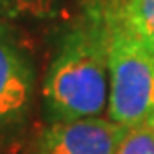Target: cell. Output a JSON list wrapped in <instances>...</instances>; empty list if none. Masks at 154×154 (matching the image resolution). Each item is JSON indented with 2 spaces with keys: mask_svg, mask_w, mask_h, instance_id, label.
<instances>
[{
  "mask_svg": "<svg viewBox=\"0 0 154 154\" xmlns=\"http://www.w3.org/2000/svg\"><path fill=\"white\" fill-rule=\"evenodd\" d=\"M128 132L109 117L56 121L39 134L34 154H117Z\"/></svg>",
  "mask_w": 154,
  "mask_h": 154,
  "instance_id": "4",
  "label": "cell"
},
{
  "mask_svg": "<svg viewBox=\"0 0 154 154\" xmlns=\"http://www.w3.org/2000/svg\"><path fill=\"white\" fill-rule=\"evenodd\" d=\"M117 154H154V132L150 126L130 128Z\"/></svg>",
  "mask_w": 154,
  "mask_h": 154,
  "instance_id": "7",
  "label": "cell"
},
{
  "mask_svg": "<svg viewBox=\"0 0 154 154\" xmlns=\"http://www.w3.org/2000/svg\"><path fill=\"white\" fill-rule=\"evenodd\" d=\"M109 98L108 26L98 0H87L63 35L45 74L43 100L50 123L104 117Z\"/></svg>",
  "mask_w": 154,
  "mask_h": 154,
  "instance_id": "1",
  "label": "cell"
},
{
  "mask_svg": "<svg viewBox=\"0 0 154 154\" xmlns=\"http://www.w3.org/2000/svg\"><path fill=\"white\" fill-rule=\"evenodd\" d=\"M58 0H0L2 20H41L56 11Z\"/></svg>",
  "mask_w": 154,
  "mask_h": 154,
  "instance_id": "6",
  "label": "cell"
},
{
  "mask_svg": "<svg viewBox=\"0 0 154 154\" xmlns=\"http://www.w3.org/2000/svg\"><path fill=\"white\" fill-rule=\"evenodd\" d=\"M35 89V67L24 43L0 19V134L26 119Z\"/></svg>",
  "mask_w": 154,
  "mask_h": 154,
  "instance_id": "3",
  "label": "cell"
},
{
  "mask_svg": "<svg viewBox=\"0 0 154 154\" xmlns=\"http://www.w3.org/2000/svg\"><path fill=\"white\" fill-rule=\"evenodd\" d=\"M150 128H152V132H154V123H152V126H150Z\"/></svg>",
  "mask_w": 154,
  "mask_h": 154,
  "instance_id": "8",
  "label": "cell"
},
{
  "mask_svg": "<svg viewBox=\"0 0 154 154\" xmlns=\"http://www.w3.org/2000/svg\"><path fill=\"white\" fill-rule=\"evenodd\" d=\"M108 20L119 24L154 54V0H98Z\"/></svg>",
  "mask_w": 154,
  "mask_h": 154,
  "instance_id": "5",
  "label": "cell"
},
{
  "mask_svg": "<svg viewBox=\"0 0 154 154\" xmlns=\"http://www.w3.org/2000/svg\"><path fill=\"white\" fill-rule=\"evenodd\" d=\"M102 9V8H100ZM104 15V13H102ZM108 26L109 98L106 117L126 128L154 123V54L119 24Z\"/></svg>",
  "mask_w": 154,
  "mask_h": 154,
  "instance_id": "2",
  "label": "cell"
}]
</instances>
